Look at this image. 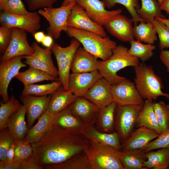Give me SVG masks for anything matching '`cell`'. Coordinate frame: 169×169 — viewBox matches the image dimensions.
Here are the masks:
<instances>
[{"mask_svg": "<svg viewBox=\"0 0 169 169\" xmlns=\"http://www.w3.org/2000/svg\"><path fill=\"white\" fill-rule=\"evenodd\" d=\"M31 144L36 162L44 168L85 152L90 141L80 132L61 128L53 124L39 141Z\"/></svg>", "mask_w": 169, "mask_h": 169, "instance_id": "cell-1", "label": "cell"}, {"mask_svg": "<svg viewBox=\"0 0 169 169\" xmlns=\"http://www.w3.org/2000/svg\"><path fill=\"white\" fill-rule=\"evenodd\" d=\"M140 63L139 58L129 54L127 47L119 45L113 49L111 56L108 59L98 60V70L111 84H116L126 78L118 75L119 71L129 66L135 67Z\"/></svg>", "mask_w": 169, "mask_h": 169, "instance_id": "cell-2", "label": "cell"}, {"mask_svg": "<svg viewBox=\"0 0 169 169\" xmlns=\"http://www.w3.org/2000/svg\"><path fill=\"white\" fill-rule=\"evenodd\" d=\"M66 32L69 37L78 40L86 51L103 61L110 57L117 46L109 37H104L94 32L70 27Z\"/></svg>", "mask_w": 169, "mask_h": 169, "instance_id": "cell-3", "label": "cell"}, {"mask_svg": "<svg viewBox=\"0 0 169 169\" xmlns=\"http://www.w3.org/2000/svg\"><path fill=\"white\" fill-rule=\"evenodd\" d=\"M134 68V83L143 100H155L160 96L167 99L169 94L162 91L164 86L162 79L155 73L151 65L142 62Z\"/></svg>", "mask_w": 169, "mask_h": 169, "instance_id": "cell-4", "label": "cell"}, {"mask_svg": "<svg viewBox=\"0 0 169 169\" xmlns=\"http://www.w3.org/2000/svg\"><path fill=\"white\" fill-rule=\"evenodd\" d=\"M119 151L90 141L85 152L91 169H124L120 158Z\"/></svg>", "mask_w": 169, "mask_h": 169, "instance_id": "cell-5", "label": "cell"}, {"mask_svg": "<svg viewBox=\"0 0 169 169\" xmlns=\"http://www.w3.org/2000/svg\"><path fill=\"white\" fill-rule=\"evenodd\" d=\"M81 44L78 40L73 38L67 47H62L55 42L51 47L57 64L59 79L65 90H69L68 79L72 64L75 54Z\"/></svg>", "mask_w": 169, "mask_h": 169, "instance_id": "cell-6", "label": "cell"}, {"mask_svg": "<svg viewBox=\"0 0 169 169\" xmlns=\"http://www.w3.org/2000/svg\"><path fill=\"white\" fill-rule=\"evenodd\" d=\"M74 1L66 6L58 8H47L39 9L38 13L48 21V34L56 39L59 38L62 31L66 32L68 26V20L72 9L77 3Z\"/></svg>", "mask_w": 169, "mask_h": 169, "instance_id": "cell-7", "label": "cell"}, {"mask_svg": "<svg viewBox=\"0 0 169 169\" xmlns=\"http://www.w3.org/2000/svg\"><path fill=\"white\" fill-rule=\"evenodd\" d=\"M143 104L123 106L117 105L115 125L116 132L122 143L132 134L136 127L138 115Z\"/></svg>", "mask_w": 169, "mask_h": 169, "instance_id": "cell-8", "label": "cell"}, {"mask_svg": "<svg viewBox=\"0 0 169 169\" xmlns=\"http://www.w3.org/2000/svg\"><path fill=\"white\" fill-rule=\"evenodd\" d=\"M40 21L39 14L36 12L23 15L2 11L0 14L1 26L23 29L33 35L40 28Z\"/></svg>", "mask_w": 169, "mask_h": 169, "instance_id": "cell-9", "label": "cell"}, {"mask_svg": "<svg viewBox=\"0 0 169 169\" xmlns=\"http://www.w3.org/2000/svg\"><path fill=\"white\" fill-rule=\"evenodd\" d=\"M32 46L34 52L32 54L22 57L24 63L29 67L43 71L56 78L58 77V69L54 66L52 58L51 47L43 48L34 42Z\"/></svg>", "mask_w": 169, "mask_h": 169, "instance_id": "cell-10", "label": "cell"}, {"mask_svg": "<svg viewBox=\"0 0 169 169\" xmlns=\"http://www.w3.org/2000/svg\"><path fill=\"white\" fill-rule=\"evenodd\" d=\"M111 92L113 100L118 105L143 104L144 102L135 83L126 78L112 85Z\"/></svg>", "mask_w": 169, "mask_h": 169, "instance_id": "cell-11", "label": "cell"}, {"mask_svg": "<svg viewBox=\"0 0 169 169\" xmlns=\"http://www.w3.org/2000/svg\"><path fill=\"white\" fill-rule=\"evenodd\" d=\"M23 56H17L1 61L0 64V95L3 102L9 100L8 89L10 83L19 72L20 69L27 66L23 62Z\"/></svg>", "mask_w": 169, "mask_h": 169, "instance_id": "cell-12", "label": "cell"}, {"mask_svg": "<svg viewBox=\"0 0 169 169\" xmlns=\"http://www.w3.org/2000/svg\"><path fill=\"white\" fill-rule=\"evenodd\" d=\"M12 31L11 41L1 58V61L16 57L30 55L34 52L33 48L28 43L26 31L13 28Z\"/></svg>", "mask_w": 169, "mask_h": 169, "instance_id": "cell-13", "label": "cell"}, {"mask_svg": "<svg viewBox=\"0 0 169 169\" xmlns=\"http://www.w3.org/2000/svg\"><path fill=\"white\" fill-rule=\"evenodd\" d=\"M132 22V18L120 14L109 19L103 27L109 33L119 40L130 42L135 39Z\"/></svg>", "mask_w": 169, "mask_h": 169, "instance_id": "cell-14", "label": "cell"}, {"mask_svg": "<svg viewBox=\"0 0 169 169\" xmlns=\"http://www.w3.org/2000/svg\"><path fill=\"white\" fill-rule=\"evenodd\" d=\"M67 23L68 27L94 32L104 37L107 36L103 26L94 22L77 3L72 9Z\"/></svg>", "mask_w": 169, "mask_h": 169, "instance_id": "cell-15", "label": "cell"}, {"mask_svg": "<svg viewBox=\"0 0 169 169\" xmlns=\"http://www.w3.org/2000/svg\"><path fill=\"white\" fill-rule=\"evenodd\" d=\"M51 95L37 96L22 95L20 99L26 110L27 120L28 129L48 109Z\"/></svg>", "mask_w": 169, "mask_h": 169, "instance_id": "cell-16", "label": "cell"}, {"mask_svg": "<svg viewBox=\"0 0 169 169\" xmlns=\"http://www.w3.org/2000/svg\"><path fill=\"white\" fill-rule=\"evenodd\" d=\"M77 3L94 22L102 26L109 19L122 12L121 8L111 11L106 10L101 0H80Z\"/></svg>", "mask_w": 169, "mask_h": 169, "instance_id": "cell-17", "label": "cell"}, {"mask_svg": "<svg viewBox=\"0 0 169 169\" xmlns=\"http://www.w3.org/2000/svg\"><path fill=\"white\" fill-rule=\"evenodd\" d=\"M68 108L74 115L88 126L95 125L101 110L83 97H77Z\"/></svg>", "mask_w": 169, "mask_h": 169, "instance_id": "cell-18", "label": "cell"}, {"mask_svg": "<svg viewBox=\"0 0 169 169\" xmlns=\"http://www.w3.org/2000/svg\"><path fill=\"white\" fill-rule=\"evenodd\" d=\"M111 87L112 84L102 77L91 86L83 97L101 109L114 101Z\"/></svg>", "mask_w": 169, "mask_h": 169, "instance_id": "cell-19", "label": "cell"}, {"mask_svg": "<svg viewBox=\"0 0 169 169\" xmlns=\"http://www.w3.org/2000/svg\"><path fill=\"white\" fill-rule=\"evenodd\" d=\"M102 77L98 70L90 72L72 73L69 78V90L77 97H83L91 86Z\"/></svg>", "mask_w": 169, "mask_h": 169, "instance_id": "cell-20", "label": "cell"}, {"mask_svg": "<svg viewBox=\"0 0 169 169\" xmlns=\"http://www.w3.org/2000/svg\"><path fill=\"white\" fill-rule=\"evenodd\" d=\"M159 135L155 130L144 126L138 128L121 144V151L144 150L150 142L157 138Z\"/></svg>", "mask_w": 169, "mask_h": 169, "instance_id": "cell-21", "label": "cell"}, {"mask_svg": "<svg viewBox=\"0 0 169 169\" xmlns=\"http://www.w3.org/2000/svg\"><path fill=\"white\" fill-rule=\"evenodd\" d=\"M90 141L101 146H109L121 150V144L116 132L110 133L101 132L94 125L87 127L81 133Z\"/></svg>", "mask_w": 169, "mask_h": 169, "instance_id": "cell-22", "label": "cell"}, {"mask_svg": "<svg viewBox=\"0 0 169 169\" xmlns=\"http://www.w3.org/2000/svg\"><path fill=\"white\" fill-rule=\"evenodd\" d=\"M98 58L79 47L77 50L72 64V73L90 72L99 69Z\"/></svg>", "mask_w": 169, "mask_h": 169, "instance_id": "cell-23", "label": "cell"}, {"mask_svg": "<svg viewBox=\"0 0 169 169\" xmlns=\"http://www.w3.org/2000/svg\"><path fill=\"white\" fill-rule=\"evenodd\" d=\"M53 116L47 110L38 119L37 123L28 129L23 141L32 144L39 141L53 124Z\"/></svg>", "mask_w": 169, "mask_h": 169, "instance_id": "cell-24", "label": "cell"}, {"mask_svg": "<svg viewBox=\"0 0 169 169\" xmlns=\"http://www.w3.org/2000/svg\"><path fill=\"white\" fill-rule=\"evenodd\" d=\"M53 124L61 128L80 133L88 126L74 115L68 108L54 115Z\"/></svg>", "mask_w": 169, "mask_h": 169, "instance_id": "cell-25", "label": "cell"}, {"mask_svg": "<svg viewBox=\"0 0 169 169\" xmlns=\"http://www.w3.org/2000/svg\"><path fill=\"white\" fill-rule=\"evenodd\" d=\"M26 115V108L22 105L20 108L11 116L8 121L7 128L15 140H23L28 132V128L25 120Z\"/></svg>", "mask_w": 169, "mask_h": 169, "instance_id": "cell-26", "label": "cell"}, {"mask_svg": "<svg viewBox=\"0 0 169 169\" xmlns=\"http://www.w3.org/2000/svg\"><path fill=\"white\" fill-rule=\"evenodd\" d=\"M77 98L69 90L60 87L51 95L47 110L54 115L68 108Z\"/></svg>", "mask_w": 169, "mask_h": 169, "instance_id": "cell-27", "label": "cell"}, {"mask_svg": "<svg viewBox=\"0 0 169 169\" xmlns=\"http://www.w3.org/2000/svg\"><path fill=\"white\" fill-rule=\"evenodd\" d=\"M153 100H146L138 116L136 127L144 126L155 130L159 134V128L153 106Z\"/></svg>", "mask_w": 169, "mask_h": 169, "instance_id": "cell-28", "label": "cell"}, {"mask_svg": "<svg viewBox=\"0 0 169 169\" xmlns=\"http://www.w3.org/2000/svg\"><path fill=\"white\" fill-rule=\"evenodd\" d=\"M117 103L112 102L110 105L101 109L95 124V128L103 132H113L115 126V114Z\"/></svg>", "mask_w": 169, "mask_h": 169, "instance_id": "cell-29", "label": "cell"}, {"mask_svg": "<svg viewBox=\"0 0 169 169\" xmlns=\"http://www.w3.org/2000/svg\"><path fill=\"white\" fill-rule=\"evenodd\" d=\"M147 160L143 169H167L169 168V147L162 148L146 153Z\"/></svg>", "mask_w": 169, "mask_h": 169, "instance_id": "cell-30", "label": "cell"}, {"mask_svg": "<svg viewBox=\"0 0 169 169\" xmlns=\"http://www.w3.org/2000/svg\"><path fill=\"white\" fill-rule=\"evenodd\" d=\"M119 156L124 169H143V163L147 160L142 149L120 151Z\"/></svg>", "mask_w": 169, "mask_h": 169, "instance_id": "cell-31", "label": "cell"}, {"mask_svg": "<svg viewBox=\"0 0 169 169\" xmlns=\"http://www.w3.org/2000/svg\"><path fill=\"white\" fill-rule=\"evenodd\" d=\"M21 81L24 86L44 81H55L59 78L39 69L31 67L23 72H19L14 77Z\"/></svg>", "mask_w": 169, "mask_h": 169, "instance_id": "cell-32", "label": "cell"}, {"mask_svg": "<svg viewBox=\"0 0 169 169\" xmlns=\"http://www.w3.org/2000/svg\"><path fill=\"white\" fill-rule=\"evenodd\" d=\"M141 6L137 13L144 22L152 23L156 17L166 18L161 13L160 5L157 0H140Z\"/></svg>", "mask_w": 169, "mask_h": 169, "instance_id": "cell-33", "label": "cell"}, {"mask_svg": "<svg viewBox=\"0 0 169 169\" xmlns=\"http://www.w3.org/2000/svg\"><path fill=\"white\" fill-rule=\"evenodd\" d=\"M133 32L135 38L146 44H153L157 40V33L152 23L141 22L134 24Z\"/></svg>", "mask_w": 169, "mask_h": 169, "instance_id": "cell-34", "label": "cell"}, {"mask_svg": "<svg viewBox=\"0 0 169 169\" xmlns=\"http://www.w3.org/2000/svg\"><path fill=\"white\" fill-rule=\"evenodd\" d=\"M45 169H91L85 152L59 163L45 166Z\"/></svg>", "mask_w": 169, "mask_h": 169, "instance_id": "cell-35", "label": "cell"}, {"mask_svg": "<svg viewBox=\"0 0 169 169\" xmlns=\"http://www.w3.org/2000/svg\"><path fill=\"white\" fill-rule=\"evenodd\" d=\"M62 85V84L59 80L46 84H33L24 86L21 95L37 96L51 95Z\"/></svg>", "mask_w": 169, "mask_h": 169, "instance_id": "cell-36", "label": "cell"}, {"mask_svg": "<svg viewBox=\"0 0 169 169\" xmlns=\"http://www.w3.org/2000/svg\"><path fill=\"white\" fill-rule=\"evenodd\" d=\"M0 131L7 128L8 121L11 116L21 107L20 101L12 95L9 100L0 103Z\"/></svg>", "mask_w": 169, "mask_h": 169, "instance_id": "cell-37", "label": "cell"}, {"mask_svg": "<svg viewBox=\"0 0 169 169\" xmlns=\"http://www.w3.org/2000/svg\"><path fill=\"white\" fill-rule=\"evenodd\" d=\"M130 48L128 49L129 54L136 57L142 62L145 63L153 55V50L156 47L153 44H145L137 40H132L130 42Z\"/></svg>", "mask_w": 169, "mask_h": 169, "instance_id": "cell-38", "label": "cell"}, {"mask_svg": "<svg viewBox=\"0 0 169 169\" xmlns=\"http://www.w3.org/2000/svg\"><path fill=\"white\" fill-rule=\"evenodd\" d=\"M105 8H110L115 7L116 4H121L126 8L131 15L134 24L138 22H144L138 15L137 11L140 8L139 1L140 0H102Z\"/></svg>", "mask_w": 169, "mask_h": 169, "instance_id": "cell-39", "label": "cell"}, {"mask_svg": "<svg viewBox=\"0 0 169 169\" xmlns=\"http://www.w3.org/2000/svg\"><path fill=\"white\" fill-rule=\"evenodd\" d=\"M153 106L159 128V134L169 129V105L161 101L153 102Z\"/></svg>", "mask_w": 169, "mask_h": 169, "instance_id": "cell-40", "label": "cell"}, {"mask_svg": "<svg viewBox=\"0 0 169 169\" xmlns=\"http://www.w3.org/2000/svg\"><path fill=\"white\" fill-rule=\"evenodd\" d=\"M0 131V161H6L7 152L15 139L8 128Z\"/></svg>", "mask_w": 169, "mask_h": 169, "instance_id": "cell-41", "label": "cell"}, {"mask_svg": "<svg viewBox=\"0 0 169 169\" xmlns=\"http://www.w3.org/2000/svg\"><path fill=\"white\" fill-rule=\"evenodd\" d=\"M159 39V47L161 50L169 48V28L163 22L155 19L152 22Z\"/></svg>", "mask_w": 169, "mask_h": 169, "instance_id": "cell-42", "label": "cell"}, {"mask_svg": "<svg viewBox=\"0 0 169 169\" xmlns=\"http://www.w3.org/2000/svg\"><path fill=\"white\" fill-rule=\"evenodd\" d=\"M16 146L13 161L21 162L33 155L31 144L24 142L23 140H15Z\"/></svg>", "mask_w": 169, "mask_h": 169, "instance_id": "cell-43", "label": "cell"}, {"mask_svg": "<svg viewBox=\"0 0 169 169\" xmlns=\"http://www.w3.org/2000/svg\"><path fill=\"white\" fill-rule=\"evenodd\" d=\"M0 9L2 11L18 15H28L32 12L27 10L21 0H8Z\"/></svg>", "mask_w": 169, "mask_h": 169, "instance_id": "cell-44", "label": "cell"}, {"mask_svg": "<svg viewBox=\"0 0 169 169\" xmlns=\"http://www.w3.org/2000/svg\"><path fill=\"white\" fill-rule=\"evenodd\" d=\"M169 147V129L150 142L144 150L145 153L156 149Z\"/></svg>", "mask_w": 169, "mask_h": 169, "instance_id": "cell-45", "label": "cell"}, {"mask_svg": "<svg viewBox=\"0 0 169 169\" xmlns=\"http://www.w3.org/2000/svg\"><path fill=\"white\" fill-rule=\"evenodd\" d=\"M12 28L1 26L0 27V51L3 54L7 50L11 40Z\"/></svg>", "mask_w": 169, "mask_h": 169, "instance_id": "cell-46", "label": "cell"}, {"mask_svg": "<svg viewBox=\"0 0 169 169\" xmlns=\"http://www.w3.org/2000/svg\"><path fill=\"white\" fill-rule=\"evenodd\" d=\"M58 0H26L29 10L32 11L37 9L52 8Z\"/></svg>", "mask_w": 169, "mask_h": 169, "instance_id": "cell-47", "label": "cell"}, {"mask_svg": "<svg viewBox=\"0 0 169 169\" xmlns=\"http://www.w3.org/2000/svg\"><path fill=\"white\" fill-rule=\"evenodd\" d=\"M21 169H43V167L39 166L36 162L33 155L21 162Z\"/></svg>", "mask_w": 169, "mask_h": 169, "instance_id": "cell-48", "label": "cell"}, {"mask_svg": "<svg viewBox=\"0 0 169 169\" xmlns=\"http://www.w3.org/2000/svg\"><path fill=\"white\" fill-rule=\"evenodd\" d=\"M21 163L20 162L0 161V169H21Z\"/></svg>", "mask_w": 169, "mask_h": 169, "instance_id": "cell-49", "label": "cell"}, {"mask_svg": "<svg viewBox=\"0 0 169 169\" xmlns=\"http://www.w3.org/2000/svg\"><path fill=\"white\" fill-rule=\"evenodd\" d=\"M160 58L162 63L166 67L167 71L169 73V50H161Z\"/></svg>", "mask_w": 169, "mask_h": 169, "instance_id": "cell-50", "label": "cell"}, {"mask_svg": "<svg viewBox=\"0 0 169 169\" xmlns=\"http://www.w3.org/2000/svg\"><path fill=\"white\" fill-rule=\"evenodd\" d=\"M16 146V143L15 140L7 152V161L11 162L13 161Z\"/></svg>", "mask_w": 169, "mask_h": 169, "instance_id": "cell-51", "label": "cell"}, {"mask_svg": "<svg viewBox=\"0 0 169 169\" xmlns=\"http://www.w3.org/2000/svg\"><path fill=\"white\" fill-rule=\"evenodd\" d=\"M53 37L49 35H46L42 42V44L46 48L51 47L53 43Z\"/></svg>", "mask_w": 169, "mask_h": 169, "instance_id": "cell-52", "label": "cell"}, {"mask_svg": "<svg viewBox=\"0 0 169 169\" xmlns=\"http://www.w3.org/2000/svg\"><path fill=\"white\" fill-rule=\"evenodd\" d=\"M33 36L37 42L38 43H41L46 35L43 32L38 31L36 32Z\"/></svg>", "mask_w": 169, "mask_h": 169, "instance_id": "cell-53", "label": "cell"}, {"mask_svg": "<svg viewBox=\"0 0 169 169\" xmlns=\"http://www.w3.org/2000/svg\"><path fill=\"white\" fill-rule=\"evenodd\" d=\"M160 6L161 10L165 11L169 15V0H164Z\"/></svg>", "mask_w": 169, "mask_h": 169, "instance_id": "cell-54", "label": "cell"}, {"mask_svg": "<svg viewBox=\"0 0 169 169\" xmlns=\"http://www.w3.org/2000/svg\"><path fill=\"white\" fill-rule=\"evenodd\" d=\"M155 18L163 22L169 28V17L167 18H162L158 17H156Z\"/></svg>", "mask_w": 169, "mask_h": 169, "instance_id": "cell-55", "label": "cell"}, {"mask_svg": "<svg viewBox=\"0 0 169 169\" xmlns=\"http://www.w3.org/2000/svg\"><path fill=\"white\" fill-rule=\"evenodd\" d=\"M80 0H64L61 4V6H66L69 5L74 1L77 2Z\"/></svg>", "mask_w": 169, "mask_h": 169, "instance_id": "cell-56", "label": "cell"}, {"mask_svg": "<svg viewBox=\"0 0 169 169\" xmlns=\"http://www.w3.org/2000/svg\"><path fill=\"white\" fill-rule=\"evenodd\" d=\"M8 0H0V7L2 6Z\"/></svg>", "mask_w": 169, "mask_h": 169, "instance_id": "cell-57", "label": "cell"}, {"mask_svg": "<svg viewBox=\"0 0 169 169\" xmlns=\"http://www.w3.org/2000/svg\"><path fill=\"white\" fill-rule=\"evenodd\" d=\"M160 5L164 0H157Z\"/></svg>", "mask_w": 169, "mask_h": 169, "instance_id": "cell-58", "label": "cell"}, {"mask_svg": "<svg viewBox=\"0 0 169 169\" xmlns=\"http://www.w3.org/2000/svg\"><path fill=\"white\" fill-rule=\"evenodd\" d=\"M167 99H168V100H169V97H168Z\"/></svg>", "mask_w": 169, "mask_h": 169, "instance_id": "cell-59", "label": "cell"}, {"mask_svg": "<svg viewBox=\"0 0 169 169\" xmlns=\"http://www.w3.org/2000/svg\"></svg>", "mask_w": 169, "mask_h": 169, "instance_id": "cell-60", "label": "cell"}]
</instances>
